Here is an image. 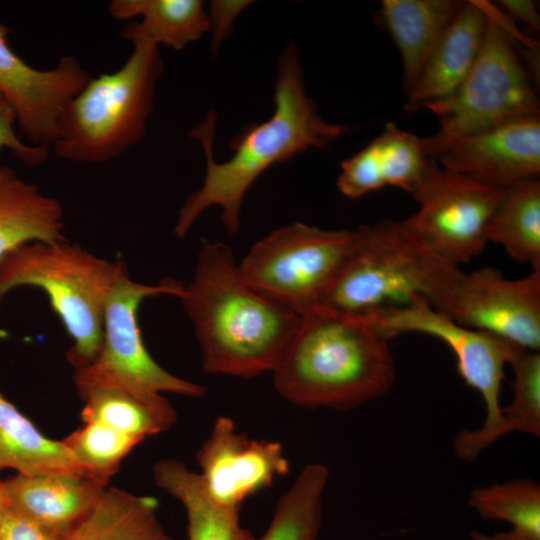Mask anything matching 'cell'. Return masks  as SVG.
Returning <instances> with one entry per match:
<instances>
[{
  "label": "cell",
  "instance_id": "31",
  "mask_svg": "<svg viewBox=\"0 0 540 540\" xmlns=\"http://www.w3.org/2000/svg\"><path fill=\"white\" fill-rule=\"evenodd\" d=\"M16 114L11 105L0 97V150L7 148L27 165H39L49 154V146L45 144L27 145L22 142L14 130ZM7 167H0V179Z\"/></svg>",
  "mask_w": 540,
  "mask_h": 540
},
{
  "label": "cell",
  "instance_id": "27",
  "mask_svg": "<svg viewBox=\"0 0 540 540\" xmlns=\"http://www.w3.org/2000/svg\"><path fill=\"white\" fill-rule=\"evenodd\" d=\"M469 505L486 520L509 523L518 532L540 539V486L530 478L474 488Z\"/></svg>",
  "mask_w": 540,
  "mask_h": 540
},
{
  "label": "cell",
  "instance_id": "32",
  "mask_svg": "<svg viewBox=\"0 0 540 540\" xmlns=\"http://www.w3.org/2000/svg\"><path fill=\"white\" fill-rule=\"evenodd\" d=\"M57 534L9 508L0 530V540H64Z\"/></svg>",
  "mask_w": 540,
  "mask_h": 540
},
{
  "label": "cell",
  "instance_id": "1",
  "mask_svg": "<svg viewBox=\"0 0 540 540\" xmlns=\"http://www.w3.org/2000/svg\"><path fill=\"white\" fill-rule=\"evenodd\" d=\"M275 111L263 123L245 125L229 143L234 151L226 162L213 157L216 116L190 131L200 141L206 158L202 186L180 208L173 229L183 238L200 214L211 206L222 210L221 221L230 234L240 226L243 199L255 180L269 167L290 160L310 148H325L347 132V127L324 120L305 89L295 44L289 43L278 61L274 88Z\"/></svg>",
  "mask_w": 540,
  "mask_h": 540
},
{
  "label": "cell",
  "instance_id": "8",
  "mask_svg": "<svg viewBox=\"0 0 540 540\" xmlns=\"http://www.w3.org/2000/svg\"><path fill=\"white\" fill-rule=\"evenodd\" d=\"M365 314L388 339L402 333H423L443 341L455 355L458 374L480 394L486 411L479 428L462 430L454 438L453 448L459 459L474 461L498 440L503 419L500 391L504 369L520 346L490 332L462 326L423 298Z\"/></svg>",
  "mask_w": 540,
  "mask_h": 540
},
{
  "label": "cell",
  "instance_id": "36",
  "mask_svg": "<svg viewBox=\"0 0 540 540\" xmlns=\"http://www.w3.org/2000/svg\"><path fill=\"white\" fill-rule=\"evenodd\" d=\"M1 97V96H0Z\"/></svg>",
  "mask_w": 540,
  "mask_h": 540
},
{
  "label": "cell",
  "instance_id": "3",
  "mask_svg": "<svg viewBox=\"0 0 540 540\" xmlns=\"http://www.w3.org/2000/svg\"><path fill=\"white\" fill-rule=\"evenodd\" d=\"M389 340L365 314L317 306L272 371L276 391L305 408L347 411L386 394L396 368Z\"/></svg>",
  "mask_w": 540,
  "mask_h": 540
},
{
  "label": "cell",
  "instance_id": "34",
  "mask_svg": "<svg viewBox=\"0 0 540 540\" xmlns=\"http://www.w3.org/2000/svg\"><path fill=\"white\" fill-rule=\"evenodd\" d=\"M472 540H540L518 532L516 530H509L505 532H499L494 534H486L477 530L471 533Z\"/></svg>",
  "mask_w": 540,
  "mask_h": 540
},
{
  "label": "cell",
  "instance_id": "26",
  "mask_svg": "<svg viewBox=\"0 0 540 540\" xmlns=\"http://www.w3.org/2000/svg\"><path fill=\"white\" fill-rule=\"evenodd\" d=\"M328 468L309 463L276 504L272 520L256 540H316L322 525V500Z\"/></svg>",
  "mask_w": 540,
  "mask_h": 540
},
{
  "label": "cell",
  "instance_id": "9",
  "mask_svg": "<svg viewBox=\"0 0 540 540\" xmlns=\"http://www.w3.org/2000/svg\"><path fill=\"white\" fill-rule=\"evenodd\" d=\"M352 245L353 230L296 222L253 244L239 269L258 293L302 315L320 305Z\"/></svg>",
  "mask_w": 540,
  "mask_h": 540
},
{
  "label": "cell",
  "instance_id": "7",
  "mask_svg": "<svg viewBox=\"0 0 540 540\" xmlns=\"http://www.w3.org/2000/svg\"><path fill=\"white\" fill-rule=\"evenodd\" d=\"M488 26L480 53L457 90L425 104L439 119V129L424 138L426 154L435 158L452 142L511 118L539 114V102L516 51L512 25L487 3Z\"/></svg>",
  "mask_w": 540,
  "mask_h": 540
},
{
  "label": "cell",
  "instance_id": "12",
  "mask_svg": "<svg viewBox=\"0 0 540 540\" xmlns=\"http://www.w3.org/2000/svg\"><path fill=\"white\" fill-rule=\"evenodd\" d=\"M456 323L540 350V270L507 279L495 268L463 272L439 310Z\"/></svg>",
  "mask_w": 540,
  "mask_h": 540
},
{
  "label": "cell",
  "instance_id": "20",
  "mask_svg": "<svg viewBox=\"0 0 540 540\" xmlns=\"http://www.w3.org/2000/svg\"><path fill=\"white\" fill-rule=\"evenodd\" d=\"M156 485L177 499L185 509L188 540H256L240 522V508L216 502L198 473L183 462L163 459L152 469Z\"/></svg>",
  "mask_w": 540,
  "mask_h": 540
},
{
  "label": "cell",
  "instance_id": "18",
  "mask_svg": "<svg viewBox=\"0 0 540 540\" xmlns=\"http://www.w3.org/2000/svg\"><path fill=\"white\" fill-rule=\"evenodd\" d=\"M460 0H383L378 20L394 41L407 93L417 82L431 52L459 12Z\"/></svg>",
  "mask_w": 540,
  "mask_h": 540
},
{
  "label": "cell",
  "instance_id": "16",
  "mask_svg": "<svg viewBox=\"0 0 540 540\" xmlns=\"http://www.w3.org/2000/svg\"><path fill=\"white\" fill-rule=\"evenodd\" d=\"M487 26V3L464 1L407 93L406 111H416L457 90L480 53Z\"/></svg>",
  "mask_w": 540,
  "mask_h": 540
},
{
  "label": "cell",
  "instance_id": "30",
  "mask_svg": "<svg viewBox=\"0 0 540 540\" xmlns=\"http://www.w3.org/2000/svg\"><path fill=\"white\" fill-rule=\"evenodd\" d=\"M509 365L514 372L513 399L502 408L498 439L513 432L540 435V353L519 347Z\"/></svg>",
  "mask_w": 540,
  "mask_h": 540
},
{
  "label": "cell",
  "instance_id": "14",
  "mask_svg": "<svg viewBox=\"0 0 540 540\" xmlns=\"http://www.w3.org/2000/svg\"><path fill=\"white\" fill-rule=\"evenodd\" d=\"M202 483L216 502L240 508L243 502L286 475L290 464L278 441L254 439L232 418H216L196 453Z\"/></svg>",
  "mask_w": 540,
  "mask_h": 540
},
{
  "label": "cell",
  "instance_id": "21",
  "mask_svg": "<svg viewBox=\"0 0 540 540\" xmlns=\"http://www.w3.org/2000/svg\"><path fill=\"white\" fill-rule=\"evenodd\" d=\"M109 13L116 19L140 16L121 28L131 41L150 42L181 50L211 28L210 17L199 0H113Z\"/></svg>",
  "mask_w": 540,
  "mask_h": 540
},
{
  "label": "cell",
  "instance_id": "24",
  "mask_svg": "<svg viewBox=\"0 0 540 540\" xmlns=\"http://www.w3.org/2000/svg\"><path fill=\"white\" fill-rule=\"evenodd\" d=\"M84 402L83 422H98L142 442L168 430L177 414L163 396L145 397L114 386H94L78 392Z\"/></svg>",
  "mask_w": 540,
  "mask_h": 540
},
{
  "label": "cell",
  "instance_id": "19",
  "mask_svg": "<svg viewBox=\"0 0 540 540\" xmlns=\"http://www.w3.org/2000/svg\"><path fill=\"white\" fill-rule=\"evenodd\" d=\"M63 208L7 167L0 179V261L30 242H55L64 236Z\"/></svg>",
  "mask_w": 540,
  "mask_h": 540
},
{
  "label": "cell",
  "instance_id": "17",
  "mask_svg": "<svg viewBox=\"0 0 540 540\" xmlns=\"http://www.w3.org/2000/svg\"><path fill=\"white\" fill-rule=\"evenodd\" d=\"M10 509L66 536L108 486L82 474H16L3 481Z\"/></svg>",
  "mask_w": 540,
  "mask_h": 540
},
{
  "label": "cell",
  "instance_id": "10",
  "mask_svg": "<svg viewBox=\"0 0 540 540\" xmlns=\"http://www.w3.org/2000/svg\"><path fill=\"white\" fill-rule=\"evenodd\" d=\"M185 285L165 278L157 285L132 280L125 268L105 303L103 339L96 360L75 370L77 391L94 386H114L145 397L173 393L200 398L205 387L179 378L162 368L148 352L138 324L137 312L149 298L166 294L180 298Z\"/></svg>",
  "mask_w": 540,
  "mask_h": 540
},
{
  "label": "cell",
  "instance_id": "11",
  "mask_svg": "<svg viewBox=\"0 0 540 540\" xmlns=\"http://www.w3.org/2000/svg\"><path fill=\"white\" fill-rule=\"evenodd\" d=\"M501 190L446 170L431 158L411 194L419 207L400 222L436 253L460 266L485 247L486 226Z\"/></svg>",
  "mask_w": 540,
  "mask_h": 540
},
{
  "label": "cell",
  "instance_id": "35",
  "mask_svg": "<svg viewBox=\"0 0 540 540\" xmlns=\"http://www.w3.org/2000/svg\"><path fill=\"white\" fill-rule=\"evenodd\" d=\"M9 502L5 492L4 483L0 480V530L9 511Z\"/></svg>",
  "mask_w": 540,
  "mask_h": 540
},
{
  "label": "cell",
  "instance_id": "29",
  "mask_svg": "<svg viewBox=\"0 0 540 540\" xmlns=\"http://www.w3.org/2000/svg\"><path fill=\"white\" fill-rule=\"evenodd\" d=\"M62 441L83 472L106 485L124 458L140 443L98 422H83Z\"/></svg>",
  "mask_w": 540,
  "mask_h": 540
},
{
  "label": "cell",
  "instance_id": "23",
  "mask_svg": "<svg viewBox=\"0 0 540 540\" xmlns=\"http://www.w3.org/2000/svg\"><path fill=\"white\" fill-rule=\"evenodd\" d=\"M22 475L84 473L62 440L40 432L0 392V471Z\"/></svg>",
  "mask_w": 540,
  "mask_h": 540
},
{
  "label": "cell",
  "instance_id": "33",
  "mask_svg": "<svg viewBox=\"0 0 540 540\" xmlns=\"http://www.w3.org/2000/svg\"><path fill=\"white\" fill-rule=\"evenodd\" d=\"M498 3L509 16L539 31L540 15L535 2L531 0H501Z\"/></svg>",
  "mask_w": 540,
  "mask_h": 540
},
{
  "label": "cell",
  "instance_id": "6",
  "mask_svg": "<svg viewBox=\"0 0 540 540\" xmlns=\"http://www.w3.org/2000/svg\"><path fill=\"white\" fill-rule=\"evenodd\" d=\"M162 72L158 45L134 42L122 67L92 77L69 102L52 143L55 153L75 162H105L138 143Z\"/></svg>",
  "mask_w": 540,
  "mask_h": 540
},
{
  "label": "cell",
  "instance_id": "15",
  "mask_svg": "<svg viewBox=\"0 0 540 540\" xmlns=\"http://www.w3.org/2000/svg\"><path fill=\"white\" fill-rule=\"evenodd\" d=\"M444 169L505 188L540 174V113L462 137L435 158Z\"/></svg>",
  "mask_w": 540,
  "mask_h": 540
},
{
  "label": "cell",
  "instance_id": "22",
  "mask_svg": "<svg viewBox=\"0 0 540 540\" xmlns=\"http://www.w3.org/2000/svg\"><path fill=\"white\" fill-rule=\"evenodd\" d=\"M64 540H174L148 496L106 487L89 513Z\"/></svg>",
  "mask_w": 540,
  "mask_h": 540
},
{
  "label": "cell",
  "instance_id": "28",
  "mask_svg": "<svg viewBox=\"0 0 540 540\" xmlns=\"http://www.w3.org/2000/svg\"><path fill=\"white\" fill-rule=\"evenodd\" d=\"M370 144L383 185L412 194L431 159L426 154L424 138L387 123Z\"/></svg>",
  "mask_w": 540,
  "mask_h": 540
},
{
  "label": "cell",
  "instance_id": "25",
  "mask_svg": "<svg viewBox=\"0 0 540 540\" xmlns=\"http://www.w3.org/2000/svg\"><path fill=\"white\" fill-rule=\"evenodd\" d=\"M487 242L501 245L515 261L540 270V180L502 188L485 230Z\"/></svg>",
  "mask_w": 540,
  "mask_h": 540
},
{
  "label": "cell",
  "instance_id": "5",
  "mask_svg": "<svg viewBox=\"0 0 540 540\" xmlns=\"http://www.w3.org/2000/svg\"><path fill=\"white\" fill-rule=\"evenodd\" d=\"M125 268L67 240L26 243L0 261V300L17 287L44 291L71 337L67 360L83 369L100 352L105 303Z\"/></svg>",
  "mask_w": 540,
  "mask_h": 540
},
{
  "label": "cell",
  "instance_id": "4",
  "mask_svg": "<svg viewBox=\"0 0 540 540\" xmlns=\"http://www.w3.org/2000/svg\"><path fill=\"white\" fill-rule=\"evenodd\" d=\"M462 270L400 221L382 220L353 230V245L319 306L364 314L423 298L439 310Z\"/></svg>",
  "mask_w": 540,
  "mask_h": 540
},
{
  "label": "cell",
  "instance_id": "2",
  "mask_svg": "<svg viewBox=\"0 0 540 540\" xmlns=\"http://www.w3.org/2000/svg\"><path fill=\"white\" fill-rule=\"evenodd\" d=\"M207 373L251 378L272 372L292 341L301 315L274 302L244 279L232 249L201 248L180 297Z\"/></svg>",
  "mask_w": 540,
  "mask_h": 540
},
{
  "label": "cell",
  "instance_id": "13",
  "mask_svg": "<svg viewBox=\"0 0 540 540\" xmlns=\"http://www.w3.org/2000/svg\"><path fill=\"white\" fill-rule=\"evenodd\" d=\"M9 33L0 23V96L13 108L22 133L36 145L50 146L64 110L92 76L72 55L52 69L29 66L10 48Z\"/></svg>",
  "mask_w": 540,
  "mask_h": 540
}]
</instances>
